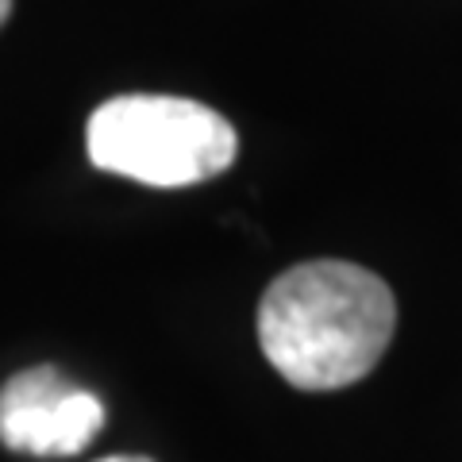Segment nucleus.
Returning <instances> with one entry per match:
<instances>
[{"label":"nucleus","instance_id":"nucleus-5","mask_svg":"<svg viewBox=\"0 0 462 462\" xmlns=\"http://www.w3.org/2000/svg\"><path fill=\"white\" fill-rule=\"evenodd\" d=\"M8 16H12V0H0V27H5Z\"/></svg>","mask_w":462,"mask_h":462},{"label":"nucleus","instance_id":"nucleus-4","mask_svg":"<svg viewBox=\"0 0 462 462\" xmlns=\"http://www.w3.org/2000/svg\"><path fill=\"white\" fill-rule=\"evenodd\" d=\"M97 462H151L143 455H108V458H97Z\"/></svg>","mask_w":462,"mask_h":462},{"label":"nucleus","instance_id":"nucleus-3","mask_svg":"<svg viewBox=\"0 0 462 462\" xmlns=\"http://www.w3.org/2000/svg\"><path fill=\"white\" fill-rule=\"evenodd\" d=\"M105 428L97 393L66 382L54 366H32L0 389V443L23 455H78Z\"/></svg>","mask_w":462,"mask_h":462},{"label":"nucleus","instance_id":"nucleus-1","mask_svg":"<svg viewBox=\"0 0 462 462\" xmlns=\"http://www.w3.org/2000/svg\"><path fill=\"white\" fill-rule=\"evenodd\" d=\"M397 331V300L378 273L316 258L273 278L258 300V346L289 385L328 393L363 382Z\"/></svg>","mask_w":462,"mask_h":462},{"label":"nucleus","instance_id":"nucleus-2","mask_svg":"<svg viewBox=\"0 0 462 462\" xmlns=\"http://www.w3.org/2000/svg\"><path fill=\"white\" fill-rule=\"evenodd\" d=\"M89 162L154 189L200 185L239 158L236 127L189 97L127 93L105 100L85 127Z\"/></svg>","mask_w":462,"mask_h":462}]
</instances>
